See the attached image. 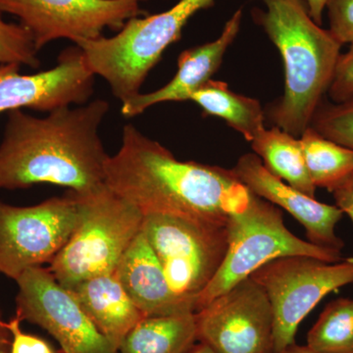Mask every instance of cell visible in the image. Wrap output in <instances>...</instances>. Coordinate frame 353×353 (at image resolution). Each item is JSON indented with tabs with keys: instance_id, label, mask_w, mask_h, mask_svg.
<instances>
[{
	"instance_id": "obj_26",
	"label": "cell",
	"mask_w": 353,
	"mask_h": 353,
	"mask_svg": "<svg viewBox=\"0 0 353 353\" xmlns=\"http://www.w3.org/2000/svg\"><path fill=\"white\" fill-rule=\"evenodd\" d=\"M350 50L340 55L328 92L334 103L350 101L353 97V43Z\"/></svg>"
},
{
	"instance_id": "obj_17",
	"label": "cell",
	"mask_w": 353,
	"mask_h": 353,
	"mask_svg": "<svg viewBox=\"0 0 353 353\" xmlns=\"http://www.w3.org/2000/svg\"><path fill=\"white\" fill-rule=\"evenodd\" d=\"M68 290L117 350L127 334L146 317L132 303L115 273L87 279Z\"/></svg>"
},
{
	"instance_id": "obj_30",
	"label": "cell",
	"mask_w": 353,
	"mask_h": 353,
	"mask_svg": "<svg viewBox=\"0 0 353 353\" xmlns=\"http://www.w3.org/2000/svg\"><path fill=\"white\" fill-rule=\"evenodd\" d=\"M11 334L6 327V321L2 317L0 310V353H9L10 352Z\"/></svg>"
},
{
	"instance_id": "obj_12",
	"label": "cell",
	"mask_w": 353,
	"mask_h": 353,
	"mask_svg": "<svg viewBox=\"0 0 353 353\" xmlns=\"http://www.w3.org/2000/svg\"><path fill=\"white\" fill-rule=\"evenodd\" d=\"M197 341L214 353H274V317L266 292L241 281L194 313Z\"/></svg>"
},
{
	"instance_id": "obj_25",
	"label": "cell",
	"mask_w": 353,
	"mask_h": 353,
	"mask_svg": "<svg viewBox=\"0 0 353 353\" xmlns=\"http://www.w3.org/2000/svg\"><path fill=\"white\" fill-rule=\"evenodd\" d=\"M329 31L341 44L353 43V0H327Z\"/></svg>"
},
{
	"instance_id": "obj_31",
	"label": "cell",
	"mask_w": 353,
	"mask_h": 353,
	"mask_svg": "<svg viewBox=\"0 0 353 353\" xmlns=\"http://www.w3.org/2000/svg\"><path fill=\"white\" fill-rule=\"evenodd\" d=\"M283 353H324L317 352V350H312L308 345H297L296 343L292 345V347L287 348Z\"/></svg>"
},
{
	"instance_id": "obj_19",
	"label": "cell",
	"mask_w": 353,
	"mask_h": 353,
	"mask_svg": "<svg viewBox=\"0 0 353 353\" xmlns=\"http://www.w3.org/2000/svg\"><path fill=\"white\" fill-rule=\"evenodd\" d=\"M250 143L267 170L294 189L315 197L317 189L309 176L299 139L274 126L265 128Z\"/></svg>"
},
{
	"instance_id": "obj_5",
	"label": "cell",
	"mask_w": 353,
	"mask_h": 353,
	"mask_svg": "<svg viewBox=\"0 0 353 353\" xmlns=\"http://www.w3.org/2000/svg\"><path fill=\"white\" fill-rule=\"evenodd\" d=\"M227 226L226 257L197 299L196 311L280 257L303 255L327 262L343 259L341 252L313 245L292 233L281 209L252 192L245 205L230 215Z\"/></svg>"
},
{
	"instance_id": "obj_21",
	"label": "cell",
	"mask_w": 353,
	"mask_h": 353,
	"mask_svg": "<svg viewBox=\"0 0 353 353\" xmlns=\"http://www.w3.org/2000/svg\"><path fill=\"white\" fill-rule=\"evenodd\" d=\"M309 176L317 188L334 189L353 174V148L324 138L309 127L299 137Z\"/></svg>"
},
{
	"instance_id": "obj_28",
	"label": "cell",
	"mask_w": 353,
	"mask_h": 353,
	"mask_svg": "<svg viewBox=\"0 0 353 353\" xmlns=\"http://www.w3.org/2000/svg\"><path fill=\"white\" fill-rule=\"evenodd\" d=\"M336 206L343 214H347L353 224V174L330 190Z\"/></svg>"
},
{
	"instance_id": "obj_15",
	"label": "cell",
	"mask_w": 353,
	"mask_h": 353,
	"mask_svg": "<svg viewBox=\"0 0 353 353\" xmlns=\"http://www.w3.org/2000/svg\"><path fill=\"white\" fill-rule=\"evenodd\" d=\"M243 9L239 8L227 21L215 41L185 50L178 58V70L170 82L148 94H139L123 102L121 113L132 118L146 109L164 102L190 101L192 95L211 80L222 63L225 53L240 32Z\"/></svg>"
},
{
	"instance_id": "obj_20",
	"label": "cell",
	"mask_w": 353,
	"mask_h": 353,
	"mask_svg": "<svg viewBox=\"0 0 353 353\" xmlns=\"http://www.w3.org/2000/svg\"><path fill=\"white\" fill-rule=\"evenodd\" d=\"M206 115L226 121L230 127L252 139L265 129L264 111L259 101L236 94L226 83L211 79L190 97Z\"/></svg>"
},
{
	"instance_id": "obj_1",
	"label": "cell",
	"mask_w": 353,
	"mask_h": 353,
	"mask_svg": "<svg viewBox=\"0 0 353 353\" xmlns=\"http://www.w3.org/2000/svg\"><path fill=\"white\" fill-rule=\"evenodd\" d=\"M110 105L95 99L36 117L11 111L0 143V190L50 183L80 196L105 189L109 155L99 129Z\"/></svg>"
},
{
	"instance_id": "obj_11",
	"label": "cell",
	"mask_w": 353,
	"mask_h": 353,
	"mask_svg": "<svg viewBox=\"0 0 353 353\" xmlns=\"http://www.w3.org/2000/svg\"><path fill=\"white\" fill-rule=\"evenodd\" d=\"M16 314L51 334L64 353H117L75 296L48 268L34 267L17 280Z\"/></svg>"
},
{
	"instance_id": "obj_2",
	"label": "cell",
	"mask_w": 353,
	"mask_h": 353,
	"mask_svg": "<svg viewBox=\"0 0 353 353\" xmlns=\"http://www.w3.org/2000/svg\"><path fill=\"white\" fill-rule=\"evenodd\" d=\"M109 190L143 215L180 216L227 224L250 199L233 170L181 161L134 125L123 128L119 150L105 168Z\"/></svg>"
},
{
	"instance_id": "obj_10",
	"label": "cell",
	"mask_w": 353,
	"mask_h": 353,
	"mask_svg": "<svg viewBox=\"0 0 353 353\" xmlns=\"http://www.w3.org/2000/svg\"><path fill=\"white\" fill-rule=\"evenodd\" d=\"M148 0H0V10L15 16L29 31L39 51L58 39L73 44L120 31L143 13Z\"/></svg>"
},
{
	"instance_id": "obj_6",
	"label": "cell",
	"mask_w": 353,
	"mask_h": 353,
	"mask_svg": "<svg viewBox=\"0 0 353 353\" xmlns=\"http://www.w3.org/2000/svg\"><path fill=\"white\" fill-rule=\"evenodd\" d=\"M78 196L83 202L82 219L48 267L67 289L95 276L115 273L128 248L141 233L145 218L138 208L108 185L94 194Z\"/></svg>"
},
{
	"instance_id": "obj_23",
	"label": "cell",
	"mask_w": 353,
	"mask_h": 353,
	"mask_svg": "<svg viewBox=\"0 0 353 353\" xmlns=\"http://www.w3.org/2000/svg\"><path fill=\"white\" fill-rule=\"evenodd\" d=\"M3 14L0 10V65L39 68V51L31 34L20 23L6 22Z\"/></svg>"
},
{
	"instance_id": "obj_32",
	"label": "cell",
	"mask_w": 353,
	"mask_h": 353,
	"mask_svg": "<svg viewBox=\"0 0 353 353\" xmlns=\"http://www.w3.org/2000/svg\"><path fill=\"white\" fill-rule=\"evenodd\" d=\"M185 353H214L212 352V350H210L208 347V345H204V343H199L197 341L196 345H192V347L190 348Z\"/></svg>"
},
{
	"instance_id": "obj_16",
	"label": "cell",
	"mask_w": 353,
	"mask_h": 353,
	"mask_svg": "<svg viewBox=\"0 0 353 353\" xmlns=\"http://www.w3.org/2000/svg\"><path fill=\"white\" fill-rule=\"evenodd\" d=\"M115 274L132 303L146 317L196 313L192 303L172 290L143 229L123 255Z\"/></svg>"
},
{
	"instance_id": "obj_18",
	"label": "cell",
	"mask_w": 353,
	"mask_h": 353,
	"mask_svg": "<svg viewBox=\"0 0 353 353\" xmlns=\"http://www.w3.org/2000/svg\"><path fill=\"white\" fill-rule=\"evenodd\" d=\"M196 343L194 313L150 316L127 334L117 353H185Z\"/></svg>"
},
{
	"instance_id": "obj_8",
	"label": "cell",
	"mask_w": 353,
	"mask_h": 353,
	"mask_svg": "<svg viewBox=\"0 0 353 353\" xmlns=\"http://www.w3.org/2000/svg\"><path fill=\"white\" fill-rule=\"evenodd\" d=\"M250 278L266 292L274 317V353L296 343L299 325L334 290L353 284V259L338 262L294 255L260 267Z\"/></svg>"
},
{
	"instance_id": "obj_22",
	"label": "cell",
	"mask_w": 353,
	"mask_h": 353,
	"mask_svg": "<svg viewBox=\"0 0 353 353\" xmlns=\"http://www.w3.org/2000/svg\"><path fill=\"white\" fill-rule=\"evenodd\" d=\"M306 345L324 353H353V299L327 304L308 332Z\"/></svg>"
},
{
	"instance_id": "obj_24",
	"label": "cell",
	"mask_w": 353,
	"mask_h": 353,
	"mask_svg": "<svg viewBox=\"0 0 353 353\" xmlns=\"http://www.w3.org/2000/svg\"><path fill=\"white\" fill-rule=\"evenodd\" d=\"M310 127L324 138L353 148V97L341 103L323 101L313 115Z\"/></svg>"
},
{
	"instance_id": "obj_14",
	"label": "cell",
	"mask_w": 353,
	"mask_h": 353,
	"mask_svg": "<svg viewBox=\"0 0 353 353\" xmlns=\"http://www.w3.org/2000/svg\"><path fill=\"white\" fill-rule=\"evenodd\" d=\"M232 170L253 194L290 213L303 227L308 241L341 252L345 243L336 233L343 219L341 209L288 185L267 170L256 154L243 155Z\"/></svg>"
},
{
	"instance_id": "obj_4",
	"label": "cell",
	"mask_w": 353,
	"mask_h": 353,
	"mask_svg": "<svg viewBox=\"0 0 353 353\" xmlns=\"http://www.w3.org/2000/svg\"><path fill=\"white\" fill-rule=\"evenodd\" d=\"M217 0H179L161 13L134 17L113 37L75 43L88 70L106 81L121 103L141 94L146 77L164 51L182 37L183 28L199 11Z\"/></svg>"
},
{
	"instance_id": "obj_3",
	"label": "cell",
	"mask_w": 353,
	"mask_h": 353,
	"mask_svg": "<svg viewBox=\"0 0 353 353\" xmlns=\"http://www.w3.org/2000/svg\"><path fill=\"white\" fill-rule=\"evenodd\" d=\"M255 20L282 55L284 94L269 109V119L301 137L328 92L343 44L314 22L303 0H262Z\"/></svg>"
},
{
	"instance_id": "obj_9",
	"label": "cell",
	"mask_w": 353,
	"mask_h": 353,
	"mask_svg": "<svg viewBox=\"0 0 353 353\" xmlns=\"http://www.w3.org/2000/svg\"><path fill=\"white\" fill-rule=\"evenodd\" d=\"M82 215V199L70 190L36 205L0 201V274L16 281L29 269L50 264Z\"/></svg>"
},
{
	"instance_id": "obj_29",
	"label": "cell",
	"mask_w": 353,
	"mask_h": 353,
	"mask_svg": "<svg viewBox=\"0 0 353 353\" xmlns=\"http://www.w3.org/2000/svg\"><path fill=\"white\" fill-rule=\"evenodd\" d=\"M311 18L318 25H322L323 14L326 9L327 0H303Z\"/></svg>"
},
{
	"instance_id": "obj_13",
	"label": "cell",
	"mask_w": 353,
	"mask_h": 353,
	"mask_svg": "<svg viewBox=\"0 0 353 353\" xmlns=\"http://www.w3.org/2000/svg\"><path fill=\"white\" fill-rule=\"evenodd\" d=\"M18 64L0 65V114L32 109L51 112L88 103L94 94L95 76L76 44L65 48L54 67L21 74Z\"/></svg>"
},
{
	"instance_id": "obj_27",
	"label": "cell",
	"mask_w": 353,
	"mask_h": 353,
	"mask_svg": "<svg viewBox=\"0 0 353 353\" xmlns=\"http://www.w3.org/2000/svg\"><path fill=\"white\" fill-rule=\"evenodd\" d=\"M23 320L16 314L6 321L11 334L9 353H57L50 343L34 334L25 333L22 330Z\"/></svg>"
},
{
	"instance_id": "obj_7",
	"label": "cell",
	"mask_w": 353,
	"mask_h": 353,
	"mask_svg": "<svg viewBox=\"0 0 353 353\" xmlns=\"http://www.w3.org/2000/svg\"><path fill=\"white\" fill-rule=\"evenodd\" d=\"M227 224L164 214L143 218V234L163 267L172 290L192 303L196 312L197 299L226 257Z\"/></svg>"
}]
</instances>
